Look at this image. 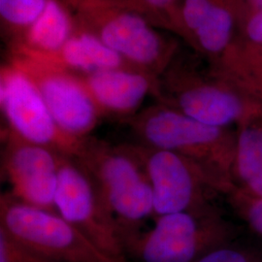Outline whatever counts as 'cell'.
I'll return each instance as SVG.
<instances>
[{"label":"cell","mask_w":262,"mask_h":262,"mask_svg":"<svg viewBox=\"0 0 262 262\" xmlns=\"http://www.w3.org/2000/svg\"><path fill=\"white\" fill-rule=\"evenodd\" d=\"M0 228L19 243L56 262H118L102 253L56 212L0 198Z\"/></svg>","instance_id":"obj_5"},{"label":"cell","mask_w":262,"mask_h":262,"mask_svg":"<svg viewBox=\"0 0 262 262\" xmlns=\"http://www.w3.org/2000/svg\"><path fill=\"white\" fill-rule=\"evenodd\" d=\"M236 125L235 190L262 197V105Z\"/></svg>","instance_id":"obj_14"},{"label":"cell","mask_w":262,"mask_h":262,"mask_svg":"<svg viewBox=\"0 0 262 262\" xmlns=\"http://www.w3.org/2000/svg\"><path fill=\"white\" fill-rule=\"evenodd\" d=\"M8 60L36 84L61 130L78 140L91 136L102 115L81 76L20 50H9Z\"/></svg>","instance_id":"obj_7"},{"label":"cell","mask_w":262,"mask_h":262,"mask_svg":"<svg viewBox=\"0 0 262 262\" xmlns=\"http://www.w3.org/2000/svg\"><path fill=\"white\" fill-rule=\"evenodd\" d=\"M132 147L150 181L155 215L213 211L209 200L222 192L196 163L170 150Z\"/></svg>","instance_id":"obj_10"},{"label":"cell","mask_w":262,"mask_h":262,"mask_svg":"<svg viewBox=\"0 0 262 262\" xmlns=\"http://www.w3.org/2000/svg\"><path fill=\"white\" fill-rule=\"evenodd\" d=\"M1 135L4 144L2 174L10 184V194L29 205L56 212L55 198L61 155L23 140L9 131L3 130Z\"/></svg>","instance_id":"obj_11"},{"label":"cell","mask_w":262,"mask_h":262,"mask_svg":"<svg viewBox=\"0 0 262 262\" xmlns=\"http://www.w3.org/2000/svg\"><path fill=\"white\" fill-rule=\"evenodd\" d=\"M154 96L198 122L228 127L261 104L219 75L209 61L182 46L157 81Z\"/></svg>","instance_id":"obj_2"},{"label":"cell","mask_w":262,"mask_h":262,"mask_svg":"<svg viewBox=\"0 0 262 262\" xmlns=\"http://www.w3.org/2000/svg\"><path fill=\"white\" fill-rule=\"evenodd\" d=\"M55 205L56 212L102 253L127 262L122 229L94 179L75 158L60 156Z\"/></svg>","instance_id":"obj_6"},{"label":"cell","mask_w":262,"mask_h":262,"mask_svg":"<svg viewBox=\"0 0 262 262\" xmlns=\"http://www.w3.org/2000/svg\"><path fill=\"white\" fill-rule=\"evenodd\" d=\"M209 63L228 83L262 105V46L237 37L223 56Z\"/></svg>","instance_id":"obj_17"},{"label":"cell","mask_w":262,"mask_h":262,"mask_svg":"<svg viewBox=\"0 0 262 262\" xmlns=\"http://www.w3.org/2000/svg\"><path fill=\"white\" fill-rule=\"evenodd\" d=\"M72 12L77 28L94 34L132 67L157 80L181 48L178 38L108 0H78Z\"/></svg>","instance_id":"obj_4"},{"label":"cell","mask_w":262,"mask_h":262,"mask_svg":"<svg viewBox=\"0 0 262 262\" xmlns=\"http://www.w3.org/2000/svg\"><path fill=\"white\" fill-rule=\"evenodd\" d=\"M239 4H240V19H241L245 14L256 9L262 5V0H239Z\"/></svg>","instance_id":"obj_24"},{"label":"cell","mask_w":262,"mask_h":262,"mask_svg":"<svg viewBox=\"0 0 262 262\" xmlns=\"http://www.w3.org/2000/svg\"><path fill=\"white\" fill-rule=\"evenodd\" d=\"M237 37L262 46V5L245 14L240 19Z\"/></svg>","instance_id":"obj_22"},{"label":"cell","mask_w":262,"mask_h":262,"mask_svg":"<svg viewBox=\"0 0 262 262\" xmlns=\"http://www.w3.org/2000/svg\"><path fill=\"white\" fill-rule=\"evenodd\" d=\"M114 4L136 13L155 27L172 33L176 27L181 0H108Z\"/></svg>","instance_id":"obj_19"},{"label":"cell","mask_w":262,"mask_h":262,"mask_svg":"<svg viewBox=\"0 0 262 262\" xmlns=\"http://www.w3.org/2000/svg\"><path fill=\"white\" fill-rule=\"evenodd\" d=\"M43 58L79 75L132 67L94 34L78 28L59 53L52 57Z\"/></svg>","instance_id":"obj_16"},{"label":"cell","mask_w":262,"mask_h":262,"mask_svg":"<svg viewBox=\"0 0 262 262\" xmlns=\"http://www.w3.org/2000/svg\"><path fill=\"white\" fill-rule=\"evenodd\" d=\"M75 159L99 188L126 248L140 233V225L155 215L152 190L142 161L132 146L116 147L91 136L84 139Z\"/></svg>","instance_id":"obj_3"},{"label":"cell","mask_w":262,"mask_h":262,"mask_svg":"<svg viewBox=\"0 0 262 262\" xmlns=\"http://www.w3.org/2000/svg\"><path fill=\"white\" fill-rule=\"evenodd\" d=\"M128 123L141 145L170 150L193 161L222 192L235 190L236 133L209 125L158 102L137 113Z\"/></svg>","instance_id":"obj_1"},{"label":"cell","mask_w":262,"mask_h":262,"mask_svg":"<svg viewBox=\"0 0 262 262\" xmlns=\"http://www.w3.org/2000/svg\"><path fill=\"white\" fill-rule=\"evenodd\" d=\"M0 262H56L15 240L0 228Z\"/></svg>","instance_id":"obj_20"},{"label":"cell","mask_w":262,"mask_h":262,"mask_svg":"<svg viewBox=\"0 0 262 262\" xmlns=\"http://www.w3.org/2000/svg\"><path fill=\"white\" fill-rule=\"evenodd\" d=\"M194 262H257L250 253L233 247L219 246L202 254Z\"/></svg>","instance_id":"obj_23"},{"label":"cell","mask_w":262,"mask_h":262,"mask_svg":"<svg viewBox=\"0 0 262 262\" xmlns=\"http://www.w3.org/2000/svg\"><path fill=\"white\" fill-rule=\"evenodd\" d=\"M48 0H0V23L9 49L18 45L39 18Z\"/></svg>","instance_id":"obj_18"},{"label":"cell","mask_w":262,"mask_h":262,"mask_svg":"<svg viewBox=\"0 0 262 262\" xmlns=\"http://www.w3.org/2000/svg\"><path fill=\"white\" fill-rule=\"evenodd\" d=\"M239 21V0H181L174 36L215 62L237 38Z\"/></svg>","instance_id":"obj_12"},{"label":"cell","mask_w":262,"mask_h":262,"mask_svg":"<svg viewBox=\"0 0 262 262\" xmlns=\"http://www.w3.org/2000/svg\"><path fill=\"white\" fill-rule=\"evenodd\" d=\"M62 1L71 9V11H73L76 4H77V2H78V0H62Z\"/></svg>","instance_id":"obj_25"},{"label":"cell","mask_w":262,"mask_h":262,"mask_svg":"<svg viewBox=\"0 0 262 262\" xmlns=\"http://www.w3.org/2000/svg\"><path fill=\"white\" fill-rule=\"evenodd\" d=\"M230 195L247 223L257 234L262 236V197L249 196L238 190H234Z\"/></svg>","instance_id":"obj_21"},{"label":"cell","mask_w":262,"mask_h":262,"mask_svg":"<svg viewBox=\"0 0 262 262\" xmlns=\"http://www.w3.org/2000/svg\"><path fill=\"white\" fill-rule=\"evenodd\" d=\"M82 77L101 115L130 119L148 95L156 92L157 79L132 67L98 71Z\"/></svg>","instance_id":"obj_13"},{"label":"cell","mask_w":262,"mask_h":262,"mask_svg":"<svg viewBox=\"0 0 262 262\" xmlns=\"http://www.w3.org/2000/svg\"><path fill=\"white\" fill-rule=\"evenodd\" d=\"M225 225L214 211L159 215L149 231L126 245L141 262H194L221 246Z\"/></svg>","instance_id":"obj_9"},{"label":"cell","mask_w":262,"mask_h":262,"mask_svg":"<svg viewBox=\"0 0 262 262\" xmlns=\"http://www.w3.org/2000/svg\"><path fill=\"white\" fill-rule=\"evenodd\" d=\"M0 108L4 130L62 156L79 155L84 140L70 137L58 127L36 84L9 60L0 70Z\"/></svg>","instance_id":"obj_8"},{"label":"cell","mask_w":262,"mask_h":262,"mask_svg":"<svg viewBox=\"0 0 262 262\" xmlns=\"http://www.w3.org/2000/svg\"><path fill=\"white\" fill-rule=\"evenodd\" d=\"M73 12L62 0H48L47 5L18 45L20 50L41 57L56 56L75 33Z\"/></svg>","instance_id":"obj_15"}]
</instances>
